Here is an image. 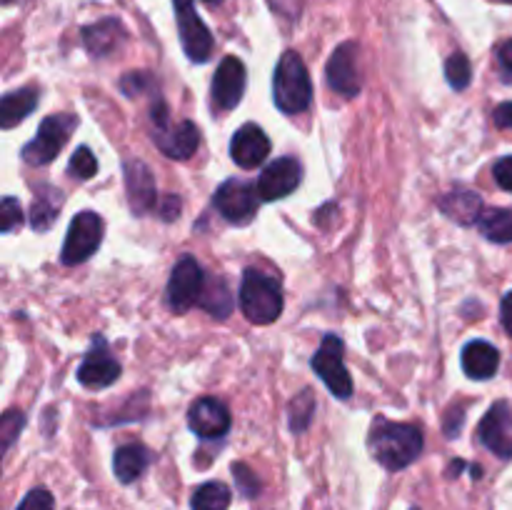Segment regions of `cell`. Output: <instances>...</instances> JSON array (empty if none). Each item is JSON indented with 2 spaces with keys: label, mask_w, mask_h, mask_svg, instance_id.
Segmentation results:
<instances>
[{
  "label": "cell",
  "mask_w": 512,
  "mask_h": 510,
  "mask_svg": "<svg viewBox=\"0 0 512 510\" xmlns=\"http://www.w3.org/2000/svg\"><path fill=\"white\" fill-rule=\"evenodd\" d=\"M63 200V193H60L58 188H53V185H40V188H35V198L28 215L30 228H33L35 233H48L55 225V220H58Z\"/></svg>",
  "instance_id": "cell-22"
},
{
  "label": "cell",
  "mask_w": 512,
  "mask_h": 510,
  "mask_svg": "<svg viewBox=\"0 0 512 510\" xmlns=\"http://www.w3.org/2000/svg\"><path fill=\"white\" fill-rule=\"evenodd\" d=\"M23 210H20V203L13 198V195H5L3 205H0V230L3 233H13L15 228L23 225Z\"/></svg>",
  "instance_id": "cell-33"
},
{
  "label": "cell",
  "mask_w": 512,
  "mask_h": 510,
  "mask_svg": "<svg viewBox=\"0 0 512 510\" xmlns=\"http://www.w3.org/2000/svg\"><path fill=\"white\" fill-rule=\"evenodd\" d=\"M3 3H5V5H10V3H15V0H3Z\"/></svg>",
  "instance_id": "cell-45"
},
{
  "label": "cell",
  "mask_w": 512,
  "mask_h": 510,
  "mask_svg": "<svg viewBox=\"0 0 512 510\" xmlns=\"http://www.w3.org/2000/svg\"><path fill=\"white\" fill-rule=\"evenodd\" d=\"M78 128V118L73 113H53L40 123L38 133L30 143L23 145L20 150V158L28 165H48L50 160H55V155L68 145L70 135Z\"/></svg>",
  "instance_id": "cell-5"
},
{
  "label": "cell",
  "mask_w": 512,
  "mask_h": 510,
  "mask_svg": "<svg viewBox=\"0 0 512 510\" xmlns=\"http://www.w3.org/2000/svg\"><path fill=\"white\" fill-rule=\"evenodd\" d=\"M270 138L265 135V130L260 125L248 123L243 128L235 130L233 140H230V158L235 165L245 170H253L263 163L270 155Z\"/></svg>",
  "instance_id": "cell-17"
},
{
  "label": "cell",
  "mask_w": 512,
  "mask_h": 510,
  "mask_svg": "<svg viewBox=\"0 0 512 510\" xmlns=\"http://www.w3.org/2000/svg\"><path fill=\"white\" fill-rule=\"evenodd\" d=\"M268 3L273 5L275 13L290 15V18H295L303 10V0H268Z\"/></svg>",
  "instance_id": "cell-39"
},
{
  "label": "cell",
  "mask_w": 512,
  "mask_h": 510,
  "mask_svg": "<svg viewBox=\"0 0 512 510\" xmlns=\"http://www.w3.org/2000/svg\"><path fill=\"white\" fill-rule=\"evenodd\" d=\"M205 3H223V0H205Z\"/></svg>",
  "instance_id": "cell-44"
},
{
  "label": "cell",
  "mask_w": 512,
  "mask_h": 510,
  "mask_svg": "<svg viewBox=\"0 0 512 510\" xmlns=\"http://www.w3.org/2000/svg\"><path fill=\"white\" fill-rule=\"evenodd\" d=\"M478 228L490 243H500V245L512 243V210L485 208L478 220Z\"/></svg>",
  "instance_id": "cell-26"
},
{
  "label": "cell",
  "mask_w": 512,
  "mask_h": 510,
  "mask_svg": "<svg viewBox=\"0 0 512 510\" xmlns=\"http://www.w3.org/2000/svg\"><path fill=\"white\" fill-rule=\"evenodd\" d=\"M273 98L278 110L285 115L305 113L313 100V83L305 60L295 50H285L275 65L273 75Z\"/></svg>",
  "instance_id": "cell-2"
},
{
  "label": "cell",
  "mask_w": 512,
  "mask_h": 510,
  "mask_svg": "<svg viewBox=\"0 0 512 510\" xmlns=\"http://www.w3.org/2000/svg\"><path fill=\"white\" fill-rule=\"evenodd\" d=\"M493 120L498 128H510L512 130V100L510 103H500L498 108L493 110Z\"/></svg>",
  "instance_id": "cell-40"
},
{
  "label": "cell",
  "mask_w": 512,
  "mask_h": 510,
  "mask_svg": "<svg viewBox=\"0 0 512 510\" xmlns=\"http://www.w3.org/2000/svg\"><path fill=\"white\" fill-rule=\"evenodd\" d=\"M245 80H248V75H245L243 60H238L235 55H228V58L220 60L218 70L213 75V85H210L213 103L220 110L238 108L245 93Z\"/></svg>",
  "instance_id": "cell-15"
},
{
  "label": "cell",
  "mask_w": 512,
  "mask_h": 510,
  "mask_svg": "<svg viewBox=\"0 0 512 510\" xmlns=\"http://www.w3.org/2000/svg\"><path fill=\"white\" fill-rule=\"evenodd\" d=\"M68 173L78 180H90L98 173V160H95L93 150H90L88 145H80V148L70 155Z\"/></svg>",
  "instance_id": "cell-31"
},
{
  "label": "cell",
  "mask_w": 512,
  "mask_h": 510,
  "mask_svg": "<svg viewBox=\"0 0 512 510\" xmlns=\"http://www.w3.org/2000/svg\"><path fill=\"white\" fill-rule=\"evenodd\" d=\"M25 425V415L18 413V410H8L3 415V435H5V448H10L15 440V435L20 433V428Z\"/></svg>",
  "instance_id": "cell-35"
},
{
  "label": "cell",
  "mask_w": 512,
  "mask_h": 510,
  "mask_svg": "<svg viewBox=\"0 0 512 510\" xmlns=\"http://www.w3.org/2000/svg\"><path fill=\"white\" fill-rule=\"evenodd\" d=\"M105 223L93 210H83L70 223L68 235H65L63 250H60V263L63 265H80L95 255V250L103 243Z\"/></svg>",
  "instance_id": "cell-7"
},
{
  "label": "cell",
  "mask_w": 512,
  "mask_h": 510,
  "mask_svg": "<svg viewBox=\"0 0 512 510\" xmlns=\"http://www.w3.org/2000/svg\"><path fill=\"white\" fill-rule=\"evenodd\" d=\"M315 415V398H313V390L305 388L303 393L295 395L288 405V425L295 435L305 433Z\"/></svg>",
  "instance_id": "cell-28"
},
{
  "label": "cell",
  "mask_w": 512,
  "mask_h": 510,
  "mask_svg": "<svg viewBox=\"0 0 512 510\" xmlns=\"http://www.w3.org/2000/svg\"><path fill=\"white\" fill-rule=\"evenodd\" d=\"M283 288L263 270L248 268L240 283V310L253 325H270L283 313Z\"/></svg>",
  "instance_id": "cell-4"
},
{
  "label": "cell",
  "mask_w": 512,
  "mask_h": 510,
  "mask_svg": "<svg viewBox=\"0 0 512 510\" xmlns=\"http://www.w3.org/2000/svg\"><path fill=\"white\" fill-rule=\"evenodd\" d=\"M343 350V338L335 333H328L323 338V343H320V348L315 350L313 360H310L318 378L328 385V390L338 400H348L353 395V378H350L348 368H345Z\"/></svg>",
  "instance_id": "cell-6"
},
{
  "label": "cell",
  "mask_w": 512,
  "mask_h": 510,
  "mask_svg": "<svg viewBox=\"0 0 512 510\" xmlns=\"http://www.w3.org/2000/svg\"><path fill=\"white\" fill-rule=\"evenodd\" d=\"M493 175L495 183H498L500 188L512 193V155H505V158H500L498 163L493 165Z\"/></svg>",
  "instance_id": "cell-37"
},
{
  "label": "cell",
  "mask_w": 512,
  "mask_h": 510,
  "mask_svg": "<svg viewBox=\"0 0 512 510\" xmlns=\"http://www.w3.org/2000/svg\"><path fill=\"white\" fill-rule=\"evenodd\" d=\"M150 138L160 153L173 160H188L200 143L195 123H190V120L173 123L170 120V108L163 95H155L153 105H150Z\"/></svg>",
  "instance_id": "cell-3"
},
{
  "label": "cell",
  "mask_w": 512,
  "mask_h": 510,
  "mask_svg": "<svg viewBox=\"0 0 512 510\" xmlns=\"http://www.w3.org/2000/svg\"><path fill=\"white\" fill-rule=\"evenodd\" d=\"M198 305L200 308L208 310L213 318H220V320L228 318L230 310H233V295H230L228 283H225L223 278H218V275H213V278H205L203 295H200Z\"/></svg>",
  "instance_id": "cell-25"
},
{
  "label": "cell",
  "mask_w": 512,
  "mask_h": 510,
  "mask_svg": "<svg viewBox=\"0 0 512 510\" xmlns=\"http://www.w3.org/2000/svg\"><path fill=\"white\" fill-rule=\"evenodd\" d=\"M410 510H420V508H410Z\"/></svg>",
  "instance_id": "cell-46"
},
{
  "label": "cell",
  "mask_w": 512,
  "mask_h": 510,
  "mask_svg": "<svg viewBox=\"0 0 512 510\" xmlns=\"http://www.w3.org/2000/svg\"><path fill=\"white\" fill-rule=\"evenodd\" d=\"M325 78L333 93L343 95V98H355L363 88V78L358 70V43L348 40V43L338 45L333 50L325 68Z\"/></svg>",
  "instance_id": "cell-12"
},
{
  "label": "cell",
  "mask_w": 512,
  "mask_h": 510,
  "mask_svg": "<svg viewBox=\"0 0 512 510\" xmlns=\"http://www.w3.org/2000/svg\"><path fill=\"white\" fill-rule=\"evenodd\" d=\"M125 173V193H128V205L135 215L148 213L155 208L158 200V190H155L153 170L143 163V160H128L123 165Z\"/></svg>",
  "instance_id": "cell-18"
},
{
  "label": "cell",
  "mask_w": 512,
  "mask_h": 510,
  "mask_svg": "<svg viewBox=\"0 0 512 510\" xmlns=\"http://www.w3.org/2000/svg\"><path fill=\"white\" fill-rule=\"evenodd\" d=\"M120 90H123L128 98H138V95L145 93H158V80H155L153 73H145V70H133V73H125L120 78Z\"/></svg>",
  "instance_id": "cell-30"
},
{
  "label": "cell",
  "mask_w": 512,
  "mask_h": 510,
  "mask_svg": "<svg viewBox=\"0 0 512 510\" xmlns=\"http://www.w3.org/2000/svg\"><path fill=\"white\" fill-rule=\"evenodd\" d=\"M120 373H123V368H120L118 360L110 355L108 340H105L103 335H95L93 345H90V350L85 353L83 363L78 365V383L90 390H103L110 388V385L120 378Z\"/></svg>",
  "instance_id": "cell-11"
},
{
  "label": "cell",
  "mask_w": 512,
  "mask_h": 510,
  "mask_svg": "<svg viewBox=\"0 0 512 510\" xmlns=\"http://www.w3.org/2000/svg\"><path fill=\"white\" fill-rule=\"evenodd\" d=\"M478 440L500 460H512V408L500 400L478 425Z\"/></svg>",
  "instance_id": "cell-14"
},
{
  "label": "cell",
  "mask_w": 512,
  "mask_h": 510,
  "mask_svg": "<svg viewBox=\"0 0 512 510\" xmlns=\"http://www.w3.org/2000/svg\"><path fill=\"white\" fill-rule=\"evenodd\" d=\"M500 318H503L505 333L512 338V290L503 295V303H500Z\"/></svg>",
  "instance_id": "cell-41"
},
{
  "label": "cell",
  "mask_w": 512,
  "mask_h": 510,
  "mask_svg": "<svg viewBox=\"0 0 512 510\" xmlns=\"http://www.w3.org/2000/svg\"><path fill=\"white\" fill-rule=\"evenodd\" d=\"M180 210H183V200H180V195L168 193V195H163V198H160L158 213H160V218L165 220V223H173V220L180 215Z\"/></svg>",
  "instance_id": "cell-36"
},
{
  "label": "cell",
  "mask_w": 512,
  "mask_h": 510,
  "mask_svg": "<svg viewBox=\"0 0 512 510\" xmlns=\"http://www.w3.org/2000/svg\"><path fill=\"white\" fill-rule=\"evenodd\" d=\"M460 363L470 380H490L500 368V353L488 340H470L460 353Z\"/></svg>",
  "instance_id": "cell-20"
},
{
  "label": "cell",
  "mask_w": 512,
  "mask_h": 510,
  "mask_svg": "<svg viewBox=\"0 0 512 510\" xmlns=\"http://www.w3.org/2000/svg\"><path fill=\"white\" fill-rule=\"evenodd\" d=\"M80 38H83L85 50L93 58H105V55L115 53L128 40V30H125V25L118 18H103L98 23L80 28Z\"/></svg>",
  "instance_id": "cell-19"
},
{
  "label": "cell",
  "mask_w": 512,
  "mask_h": 510,
  "mask_svg": "<svg viewBox=\"0 0 512 510\" xmlns=\"http://www.w3.org/2000/svg\"><path fill=\"white\" fill-rule=\"evenodd\" d=\"M188 428L205 440L223 438L230 430V413L218 398H198L188 410Z\"/></svg>",
  "instance_id": "cell-16"
},
{
  "label": "cell",
  "mask_w": 512,
  "mask_h": 510,
  "mask_svg": "<svg viewBox=\"0 0 512 510\" xmlns=\"http://www.w3.org/2000/svg\"><path fill=\"white\" fill-rule=\"evenodd\" d=\"M438 208L443 210L450 220H455V223L478 225L485 205H483V198H480L475 190L460 188V190H453V193L443 195V198L438 200Z\"/></svg>",
  "instance_id": "cell-21"
},
{
  "label": "cell",
  "mask_w": 512,
  "mask_h": 510,
  "mask_svg": "<svg viewBox=\"0 0 512 510\" xmlns=\"http://www.w3.org/2000/svg\"><path fill=\"white\" fill-rule=\"evenodd\" d=\"M368 448L375 463H380L390 473H398L420 458L425 438L418 425L395 423L383 415H375L368 433Z\"/></svg>",
  "instance_id": "cell-1"
},
{
  "label": "cell",
  "mask_w": 512,
  "mask_h": 510,
  "mask_svg": "<svg viewBox=\"0 0 512 510\" xmlns=\"http://www.w3.org/2000/svg\"><path fill=\"white\" fill-rule=\"evenodd\" d=\"M300 183H303V165L293 155H285V158L273 160L260 173L258 195L265 203H273V200H283L290 193H295Z\"/></svg>",
  "instance_id": "cell-13"
},
{
  "label": "cell",
  "mask_w": 512,
  "mask_h": 510,
  "mask_svg": "<svg viewBox=\"0 0 512 510\" xmlns=\"http://www.w3.org/2000/svg\"><path fill=\"white\" fill-rule=\"evenodd\" d=\"M38 108V90L35 88H20L13 90L3 98V105H0V123L3 128H13L20 120L28 118L33 110Z\"/></svg>",
  "instance_id": "cell-24"
},
{
  "label": "cell",
  "mask_w": 512,
  "mask_h": 510,
  "mask_svg": "<svg viewBox=\"0 0 512 510\" xmlns=\"http://www.w3.org/2000/svg\"><path fill=\"white\" fill-rule=\"evenodd\" d=\"M445 78H448V85L453 90H465L473 80V65H470V58L465 53H453L448 60H445Z\"/></svg>",
  "instance_id": "cell-29"
},
{
  "label": "cell",
  "mask_w": 512,
  "mask_h": 510,
  "mask_svg": "<svg viewBox=\"0 0 512 510\" xmlns=\"http://www.w3.org/2000/svg\"><path fill=\"white\" fill-rule=\"evenodd\" d=\"M15 510H55V498L50 490L45 488H33Z\"/></svg>",
  "instance_id": "cell-34"
},
{
  "label": "cell",
  "mask_w": 512,
  "mask_h": 510,
  "mask_svg": "<svg viewBox=\"0 0 512 510\" xmlns=\"http://www.w3.org/2000/svg\"><path fill=\"white\" fill-rule=\"evenodd\" d=\"M205 273L193 255H183L173 265V273L168 280V305L175 313H188L193 305L200 303L203 295Z\"/></svg>",
  "instance_id": "cell-10"
},
{
  "label": "cell",
  "mask_w": 512,
  "mask_h": 510,
  "mask_svg": "<svg viewBox=\"0 0 512 510\" xmlns=\"http://www.w3.org/2000/svg\"><path fill=\"white\" fill-rule=\"evenodd\" d=\"M498 60H500V65H503L505 73L512 75V40H505V43L500 45Z\"/></svg>",
  "instance_id": "cell-42"
},
{
  "label": "cell",
  "mask_w": 512,
  "mask_h": 510,
  "mask_svg": "<svg viewBox=\"0 0 512 510\" xmlns=\"http://www.w3.org/2000/svg\"><path fill=\"white\" fill-rule=\"evenodd\" d=\"M175 20H178L180 43H183L185 55L190 63H208L213 55L215 40L208 25L200 20L198 10H195L193 0H173Z\"/></svg>",
  "instance_id": "cell-9"
},
{
  "label": "cell",
  "mask_w": 512,
  "mask_h": 510,
  "mask_svg": "<svg viewBox=\"0 0 512 510\" xmlns=\"http://www.w3.org/2000/svg\"><path fill=\"white\" fill-rule=\"evenodd\" d=\"M233 478H235V485H238L240 495H245V498L250 500L258 498L260 490H263L260 478L245 463H233Z\"/></svg>",
  "instance_id": "cell-32"
},
{
  "label": "cell",
  "mask_w": 512,
  "mask_h": 510,
  "mask_svg": "<svg viewBox=\"0 0 512 510\" xmlns=\"http://www.w3.org/2000/svg\"><path fill=\"white\" fill-rule=\"evenodd\" d=\"M463 423H465V410L463 408H450L448 415H445V420H443L445 438H448V440L458 438V433L463 430Z\"/></svg>",
  "instance_id": "cell-38"
},
{
  "label": "cell",
  "mask_w": 512,
  "mask_h": 510,
  "mask_svg": "<svg viewBox=\"0 0 512 510\" xmlns=\"http://www.w3.org/2000/svg\"><path fill=\"white\" fill-rule=\"evenodd\" d=\"M230 488L220 480H208L200 488H195L190 498V510H228L230 508Z\"/></svg>",
  "instance_id": "cell-27"
},
{
  "label": "cell",
  "mask_w": 512,
  "mask_h": 510,
  "mask_svg": "<svg viewBox=\"0 0 512 510\" xmlns=\"http://www.w3.org/2000/svg\"><path fill=\"white\" fill-rule=\"evenodd\" d=\"M258 185L248 183L243 178H228L218 185L213 195V205L228 223L245 225L258 213Z\"/></svg>",
  "instance_id": "cell-8"
},
{
  "label": "cell",
  "mask_w": 512,
  "mask_h": 510,
  "mask_svg": "<svg viewBox=\"0 0 512 510\" xmlns=\"http://www.w3.org/2000/svg\"><path fill=\"white\" fill-rule=\"evenodd\" d=\"M465 468H468V463H465V460H453L448 468V478H458V473H463Z\"/></svg>",
  "instance_id": "cell-43"
},
{
  "label": "cell",
  "mask_w": 512,
  "mask_h": 510,
  "mask_svg": "<svg viewBox=\"0 0 512 510\" xmlns=\"http://www.w3.org/2000/svg\"><path fill=\"white\" fill-rule=\"evenodd\" d=\"M150 463H153V453L143 443H128L115 450L113 473L120 483L130 485L148 470Z\"/></svg>",
  "instance_id": "cell-23"
}]
</instances>
